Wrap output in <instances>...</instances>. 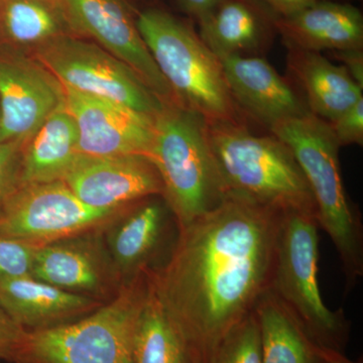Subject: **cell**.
Returning a JSON list of instances; mask_svg holds the SVG:
<instances>
[{
    "instance_id": "16",
    "label": "cell",
    "mask_w": 363,
    "mask_h": 363,
    "mask_svg": "<svg viewBox=\"0 0 363 363\" xmlns=\"http://www.w3.org/2000/svg\"><path fill=\"white\" fill-rule=\"evenodd\" d=\"M92 233L38 247L33 278L93 298L108 293L121 278L108 252Z\"/></svg>"
},
{
    "instance_id": "1",
    "label": "cell",
    "mask_w": 363,
    "mask_h": 363,
    "mask_svg": "<svg viewBox=\"0 0 363 363\" xmlns=\"http://www.w3.org/2000/svg\"><path fill=\"white\" fill-rule=\"evenodd\" d=\"M283 213L228 192L218 207L182 227L169 259L150 271L193 362L208 363L269 290Z\"/></svg>"
},
{
    "instance_id": "28",
    "label": "cell",
    "mask_w": 363,
    "mask_h": 363,
    "mask_svg": "<svg viewBox=\"0 0 363 363\" xmlns=\"http://www.w3.org/2000/svg\"><path fill=\"white\" fill-rule=\"evenodd\" d=\"M340 147L363 145V97L329 123Z\"/></svg>"
},
{
    "instance_id": "25",
    "label": "cell",
    "mask_w": 363,
    "mask_h": 363,
    "mask_svg": "<svg viewBox=\"0 0 363 363\" xmlns=\"http://www.w3.org/2000/svg\"><path fill=\"white\" fill-rule=\"evenodd\" d=\"M208 363H262V333L255 310L227 332Z\"/></svg>"
},
{
    "instance_id": "4",
    "label": "cell",
    "mask_w": 363,
    "mask_h": 363,
    "mask_svg": "<svg viewBox=\"0 0 363 363\" xmlns=\"http://www.w3.org/2000/svg\"><path fill=\"white\" fill-rule=\"evenodd\" d=\"M207 125L227 193L245 196L278 211L316 217V204L304 172L292 150L278 136L271 131L253 133L247 121Z\"/></svg>"
},
{
    "instance_id": "22",
    "label": "cell",
    "mask_w": 363,
    "mask_h": 363,
    "mask_svg": "<svg viewBox=\"0 0 363 363\" xmlns=\"http://www.w3.org/2000/svg\"><path fill=\"white\" fill-rule=\"evenodd\" d=\"M255 310L262 333V363H330L329 351L313 342L297 318L269 289Z\"/></svg>"
},
{
    "instance_id": "17",
    "label": "cell",
    "mask_w": 363,
    "mask_h": 363,
    "mask_svg": "<svg viewBox=\"0 0 363 363\" xmlns=\"http://www.w3.org/2000/svg\"><path fill=\"white\" fill-rule=\"evenodd\" d=\"M278 18L257 0H218L198 23V33L219 58L264 57L279 35Z\"/></svg>"
},
{
    "instance_id": "8",
    "label": "cell",
    "mask_w": 363,
    "mask_h": 363,
    "mask_svg": "<svg viewBox=\"0 0 363 363\" xmlns=\"http://www.w3.org/2000/svg\"><path fill=\"white\" fill-rule=\"evenodd\" d=\"M28 52L64 87L112 100L152 118L166 104L130 66L79 35H62Z\"/></svg>"
},
{
    "instance_id": "11",
    "label": "cell",
    "mask_w": 363,
    "mask_h": 363,
    "mask_svg": "<svg viewBox=\"0 0 363 363\" xmlns=\"http://www.w3.org/2000/svg\"><path fill=\"white\" fill-rule=\"evenodd\" d=\"M72 30L130 66L166 104H176L173 92L155 63L135 21L121 0H60Z\"/></svg>"
},
{
    "instance_id": "7",
    "label": "cell",
    "mask_w": 363,
    "mask_h": 363,
    "mask_svg": "<svg viewBox=\"0 0 363 363\" xmlns=\"http://www.w3.org/2000/svg\"><path fill=\"white\" fill-rule=\"evenodd\" d=\"M319 226L316 217L284 212L269 290L278 296L322 350L345 353L351 323L342 309L331 310L320 292Z\"/></svg>"
},
{
    "instance_id": "31",
    "label": "cell",
    "mask_w": 363,
    "mask_h": 363,
    "mask_svg": "<svg viewBox=\"0 0 363 363\" xmlns=\"http://www.w3.org/2000/svg\"><path fill=\"white\" fill-rule=\"evenodd\" d=\"M257 1L271 9L272 13L277 14L279 18H284V16L297 13L318 0H257Z\"/></svg>"
},
{
    "instance_id": "2",
    "label": "cell",
    "mask_w": 363,
    "mask_h": 363,
    "mask_svg": "<svg viewBox=\"0 0 363 363\" xmlns=\"http://www.w3.org/2000/svg\"><path fill=\"white\" fill-rule=\"evenodd\" d=\"M269 131L292 150L311 189L319 228L337 250L345 281L352 292L363 277V223L341 174V149L328 121L311 112L274 124Z\"/></svg>"
},
{
    "instance_id": "32",
    "label": "cell",
    "mask_w": 363,
    "mask_h": 363,
    "mask_svg": "<svg viewBox=\"0 0 363 363\" xmlns=\"http://www.w3.org/2000/svg\"><path fill=\"white\" fill-rule=\"evenodd\" d=\"M179 6L196 23L202 21L218 0H177Z\"/></svg>"
},
{
    "instance_id": "13",
    "label": "cell",
    "mask_w": 363,
    "mask_h": 363,
    "mask_svg": "<svg viewBox=\"0 0 363 363\" xmlns=\"http://www.w3.org/2000/svg\"><path fill=\"white\" fill-rule=\"evenodd\" d=\"M64 183L96 209H123L150 196H162V183L149 157L140 155H81Z\"/></svg>"
},
{
    "instance_id": "24",
    "label": "cell",
    "mask_w": 363,
    "mask_h": 363,
    "mask_svg": "<svg viewBox=\"0 0 363 363\" xmlns=\"http://www.w3.org/2000/svg\"><path fill=\"white\" fill-rule=\"evenodd\" d=\"M133 363H194L183 336L155 292L150 276L136 326Z\"/></svg>"
},
{
    "instance_id": "27",
    "label": "cell",
    "mask_w": 363,
    "mask_h": 363,
    "mask_svg": "<svg viewBox=\"0 0 363 363\" xmlns=\"http://www.w3.org/2000/svg\"><path fill=\"white\" fill-rule=\"evenodd\" d=\"M25 142L0 143V211L21 187V157Z\"/></svg>"
},
{
    "instance_id": "29",
    "label": "cell",
    "mask_w": 363,
    "mask_h": 363,
    "mask_svg": "<svg viewBox=\"0 0 363 363\" xmlns=\"http://www.w3.org/2000/svg\"><path fill=\"white\" fill-rule=\"evenodd\" d=\"M28 330L16 323L0 306V360L20 363Z\"/></svg>"
},
{
    "instance_id": "15",
    "label": "cell",
    "mask_w": 363,
    "mask_h": 363,
    "mask_svg": "<svg viewBox=\"0 0 363 363\" xmlns=\"http://www.w3.org/2000/svg\"><path fill=\"white\" fill-rule=\"evenodd\" d=\"M107 238L108 255L121 279L128 281L152 271L169 240L178 238L180 226L162 195L130 205Z\"/></svg>"
},
{
    "instance_id": "12",
    "label": "cell",
    "mask_w": 363,
    "mask_h": 363,
    "mask_svg": "<svg viewBox=\"0 0 363 363\" xmlns=\"http://www.w3.org/2000/svg\"><path fill=\"white\" fill-rule=\"evenodd\" d=\"M64 87V86H63ZM65 104L77 125L81 154L147 157L154 118L112 100L64 87Z\"/></svg>"
},
{
    "instance_id": "18",
    "label": "cell",
    "mask_w": 363,
    "mask_h": 363,
    "mask_svg": "<svg viewBox=\"0 0 363 363\" xmlns=\"http://www.w3.org/2000/svg\"><path fill=\"white\" fill-rule=\"evenodd\" d=\"M277 28L286 48L316 52L363 50L362 13L348 2L318 0L279 18Z\"/></svg>"
},
{
    "instance_id": "6",
    "label": "cell",
    "mask_w": 363,
    "mask_h": 363,
    "mask_svg": "<svg viewBox=\"0 0 363 363\" xmlns=\"http://www.w3.org/2000/svg\"><path fill=\"white\" fill-rule=\"evenodd\" d=\"M149 288L150 271L143 272L79 321L28 331L20 363H133L136 326Z\"/></svg>"
},
{
    "instance_id": "3",
    "label": "cell",
    "mask_w": 363,
    "mask_h": 363,
    "mask_svg": "<svg viewBox=\"0 0 363 363\" xmlns=\"http://www.w3.org/2000/svg\"><path fill=\"white\" fill-rule=\"evenodd\" d=\"M135 23L177 104L208 124L247 121L229 90L220 58L190 23L157 7L140 11Z\"/></svg>"
},
{
    "instance_id": "33",
    "label": "cell",
    "mask_w": 363,
    "mask_h": 363,
    "mask_svg": "<svg viewBox=\"0 0 363 363\" xmlns=\"http://www.w3.org/2000/svg\"><path fill=\"white\" fill-rule=\"evenodd\" d=\"M329 360L330 363H363L362 358L352 360L346 357L345 353L334 352V351H329Z\"/></svg>"
},
{
    "instance_id": "20",
    "label": "cell",
    "mask_w": 363,
    "mask_h": 363,
    "mask_svg": "<svg viewBox=\"0 0 363 363\" xmlns=\"http://www.w3.org/2000/svg\"><path fill=\"white\" fill-rule=\"evenodd\" d=\"M289 80L304 98L310 112L324 121L337 118L363 97V89L342 65L321 52L286 48Z\"/></svg>"
},
{
    "instance_id": "10",
    "label": "cell",
    "mask_w": 363,
    "mask_h": 363,
    "mask_svg": "<svg viewBox=\"0 0 363 363\" xmlns=\"http://www.w3.org/2000/svg\"><path fill=\"white\" fill-rule=\"evenodd\" d=\"M64 102L63 85L43 64L0 45V143H26Z\"/></svg>"
},
{
    "instance_id": "30",
    "label": "cell",
    "mask_w": 363,
    "mask_h": 363,
    "mask_svg": "<svg viewBox=\"0 0 363 363\" xmlns=\"http://www.w3.org/2000/svg\"><path fill=\"white\" fill-rule=\"evenodd\" d=\"M332 58L337 60L351 78L363 89V50L330 52Z\"/></svg>"
},
{
    "instance_id": "5",
    "label": "cell",
    "mask_w": 363,
    "mask_h": 363,
    "mask_svg": "<svg viewBox=\"0 0 363 363\" xmlns=\"http://www.w3.org/2000/svg\"><path fill=\"white\" fill-rule=\"evenodd\" d=\"M147 157L162 183V197L180 228L209 213L225 199L206 121L176 104H164L154 118Z\"/></svg>"
},
{
    "instance_id": "9",
    "label": "cell",
    "mask_w": 363,
    "mask_h": 363,
    "mask_svg": "<svg viewBox=\"0 0 363 363\" xmlns=\"http://www.w3.org/2000/svg\"><path fill=\"white\" fill-rule=\"evenodd\" d=\"M128 207L104 210L88 206L63 181L26 184L0 211V236L42 247L92 233Z\"/></svg>"
},
{
    "instance_id": "14",
    "label": "cell",
    "mask_w": 363,
    "mask_h": 363,
    "mask_svg": "<svg viewBox=\"0 0 363 363\" xmlns=\"http://www.w3.org/2000/svg\"><path fill=\"white\" fill-rule=\"evenodd\" d=\"M233 100L247 119L267 128L310 112L304 98L288 78L264 57H221Z\"/></svg>"
},
{
    "instance_id": "21",
    "label": "cell",
    "mask_w": 363,
    "mask_h": 363,
    "mask_svg": "<svg viewBox=\"0 0 363 363\" xmlns=\"http://www.w3.org/2000/svg\"><path fill=\"white\" fill-rule=\"evenodd\" d=\"M81 155L77 125L64 102L23 145L21 185L63 181Z\"/></svg>"
},
{
    "instance_id": "19",
    "label": "cell",
    "mask_w": 363,
    "mask_h": 363,
    "mask_svg": "<svg viewBox=\"0 0 363 363\" xmlns=\"http://www.w3.org/2000/svg\"><path fill=\"white\" fill-rule=\"evenodd\" d=\"M0 306L25 329L49 328L90 314L102 306L97 298L71 293L33 278L0 279Z\"/></svg>"
},
{
    "instance_id": "26",
    "label": "cell",
    "mask_w": 363,
    "mask_h": 363,
    "mask_svg": "<svg viewBox=\"0 0 363 363\" xmlns=\"http://www.w3.org/2000/svg\"><path fill=\"white\" fill-rule=\"evenodd\" d=\"M38 247L26 241L0 236V279L33 277Z\"/></svg>"
},
{
    "instance_id": "23",
    "label": "cell",
    "mask_w": 363,
    "mask_h": 363,
    "mask_svg": "<svg viewBox=\"0 0 363 363\" xmlns=\"http://www.w3.org/2000/svg\"><path fill=\"white\" fill-rule=\"evenodd\" d=\"M75 35L60 0H0V45L26 52Z\"/></svg>"
}]
</instances>
